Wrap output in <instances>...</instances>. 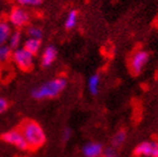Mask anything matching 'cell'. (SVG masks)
I'll list each match as a JSON object with an SVG mask.
<instances>
[{
	"label": "cell",
	"mask_w": 158,
	"mask_h": 157,
	"mask_svg": "<svg viewBox=\"0 0 158 157\" xmlns=\"http://www.w3.org/2000/svg\"><path fill=\"white\" fill-rule=\"evenodd\" d=\"M104 146L100 142H89L81 149L83 157H100L103 155Z\"/></svg>",
	"instance_id": "9c48e42d"
},
{
	"label": "cell",
	"mask_w": 158,
	"mask_h": 157,
	"mask_svg": "<svg viewBox=\"0 0 158 157\" xmlns=\"http://www.w3.org/2000/svg\"><path fill=\"white\" fill-rule=\"evenodd\" d=\"M23 47L27 52H29L31 54H33L34 56H36V55L40 53V49H42V40H40V39L28 37V38L23 43Z\"/></svg>",
	"instance_id": "8fae6325"
},
{
	"label": "cell",
	"mask_w": 158,
	"mask_h": 157,
	"mask_svg": "<svg viewBox=\"0 0 158 157\" xmlns=\"http://www.w3.org/2000/svg\"><path fill=\"white\" fill-rule=\"evenodd\" d=\"M103 156L104 157H118L119 156L118 148L113 147L112 145L108 146V147H104V149H103Z\"/></svg>",
	"instance_id": "d6986e66"
},
{
	"label": "cell",
	"mask_w": 158,
	"mask_h": 157,
	"mask_svg": "<svg viewBox=\"0 0 158 157\" xmlns=\"http://www.w3.org/2000/svg\"><path fill=\"white\" fill-rule=\"evenodd\" d=\"M79 20V11L76 9H72L69 11L66 18L64 20V28L66 30H71L76 27Z\"/></svg>",
	"instance_id": "4fadbf2b"
},
{
	"label": "cell",
	"mask_w": 158,
	"mask_h": 157,
	"mask_svg": "<svg viewBox=\"0 0 158 157\" xmlns=\"http://www.w3.org/2000/svg\"><path fill=\"white\" fill-rule=\"evenodd\" d=\"M101 75L100 73H93L88 80V91L92 97H95L100 92Z\"/></svg>",
	"instance_id": "30bf717a"
},
{
	"label": "cell",
	"mask_w": 158,
	"mask_h": 157,
	"mask_svg": "<svg viewBox=\"0 0 158 157\" xmlns=\"http://www.w3.org/2000/svg\"><path fill=\"white\" fill-rule=\"evenodd\" d=\"M58 51L55 45H47L40 55V66L43 69H49L55 61L57 60Z\"/></svg>",
	"instance_id": "ba28073f"
},
{
	"label": "cell",
	"mask_w": 158,
	"mask_h": 157,
	"mask_svg": "<svg viewBox=\"0 0 158 157\" xmlns=\"http://www.w3.org/2000/svg\"><path fill=\"white\" fill-rule=\"evenodd\" d=\"M19 129L24 135L31 149H38L46 142V133L37 121L26 119L20 124Z\"/></svg>",
	"instance_id": "7a4b0ae2"
},
{
	"label": "cell",
	"mask_w": 158,
	"mask_h": 157,
	"mask_svg": "<svg viewBox=\"0 0 158 157\" xmlns=\"http://www.w3.org/2000/svg\"><path fill=\"white\" fill-rule=\"evenodd\" d=\"M27 35H28V37L40 39V40H42L43 36H44V32H43L42 27H40V26L31 25V26H28L27 27Z\"/></svg>",
	"instance_id": "e0dca14e"
},
{
	"label": "cell",
	"mask_w": 158,
	"mask_h": 157,
	"mask_svg": "<svg viewBox=\"0 0 158 157\" xmlns=\"http://www.w3.org/2000/svg\"><path fill=\"white\" fill-rule=\"evenodd\" d=\"M100 157H104V156H103V155H102V156H100Z\"/></svg>",
	"instance_id": "7402d4cb"
},
{
	"label": "cell",
	"mask_w": 158,
	"mask_h": 157,
	"mask_svg": "<svg viewBox=\"0 0 158 157\" xmlns=\"http://www.w3.org/2000/svg\"><path fill=\"white\" fill-rule=\"evenodd\" d=\"M134 155L136 157H158V142L146 140L140 142L134 148Z\"/></svg>",
	"instance_id": "52a82bcc"
},
{
	"label": "cell",
	"mask_w": 158,
	"mask_h": 157,
	"mask_svg": "<svg viewBox=\"0 0 158 157\" xmlns=\"http://www.w3.org/2000/svg\"><path fill=\"white\" fill-rule=\"evenodd\" d=\"M150 58V54L146 49H139L135 52L130 58V71L134 75H139L147 65Z\"/></svg>",
	"instance_id": "8992f818"
},
{
	"label": "cell",
	"mask_w": 158,
	"mask_h": 157,
	"mask_svg": "<svg viewBox=\"0 0 158 157\" xmlns=\"http://www.w3.org/2000/svg\"><path fill=\"white\" fill-rule=\"evenodd\" d=\"M21 43H23V33L20 32V29H16L10 35L7 45L9 46L12 51H15V49L20 47Z\"/></svg>",
	"instance_id": "5bb4252c"
},
{
	"label": "cell",
	"mask_w": 158,
	"mask_h": 157,
	"mask_svg": "<svg viewBox=\"0 0 158 157\" xmlns=\"http://www.w3.org/2000/svg\"><path fill=\"white\" fill-rule=\"evenodd\" d=\"M31 20V14L25 9V7L16 6L10 10L8 15V21L12 27L20 29L29 24Z\"/></svg>",
	"instance_id": "5b68a950"
},
{
	"label": "cell",
	"mask_w": 158,
	"mask_h": 157,
	"mask_svg": "<svg viewBox=\"0 0 158 157\" xmlns=\"http://www.w3.org/2000/svg\"><path fill=\"white\" fill-rule=\"evenodd\" d=\"M11 60L14 61V63L18 69H20L24 72H28L34 67L35 56L26 51L24 47H19V49L12 51Z\"/></svg>",
	"instance_id": "277c9868"
},
{
	"label": "cell",
	"mask_w": 158,
	"mask_h": 157,
	"mask_svg": "<svg viewBox=\"0 0 158 157\" xmlns=\"http://www.w3.org/2000/svg\"><path fill=\"white\" fill-rule=\"evenodd\" d=\"M0 139H1V142H3L5 144L14 146V147L17 148L18 151H27L31 149L29 146H28L27 142H26V139H25L24 135H23V133L20 131L19 128L7 130V131L2 133L0 135Z\"/></svg>",
	"instance_id": "3957f363"
},
{
	"label": "cell",
	"mask_w": 158,
	"mask_h": 157,
	"mask_svg": "<svg viewBox=\"0 0 158 157\" xmlns=\"http://www.w3.org/2000/svg\"><path fill=\"white\" fill-rule=\"evenodd\" d=\"M11 55H12V49L7 44L0 45V65L7 63L11 58Z\"/></svg>",
	"instance_id": "2e32d148"
},
{
	"label": "cell",
	"mask_w": 158,
	"mask_h": 157,
	"mask_svg": "<svg viewBox=\"0 0 158 157\" xmlns=\"http://www.w3.org/2000/svg\"><path fill=\"white\" fill-rule=\"evenodd\" d=\"M67 84H69V82H67L66 78L56 76V78L43 82L42 84L31 89V97L37 101L55 99L65 91V89L67 88Z\"/></svg>",
	"instance_id": "6da1fadb"
},
{
	"label": "cell",
	"mask_w": 158,
	"mask_h": 157,
	"mask_svg": "<svg viewBox=\"0 0 158 157\" xmlns=\"http://www.w3.org/2000/svg\"><path fill=\"white\" fill-rule=\"evenodd\" d=\"M11 27L9 21L0 20V45H5L8 43V39L12 33Z\"/></svg>",
	"instance_id": "7c38bea8"
},
{
	"label": "cell",
	"mask_w": 158,
	"mask_h": 157,
	"mask_svg": "<svg viewBox=\"0 0 158 157\" xmlns=\"http://www.w3.org/2000/svg\"><path fill=\"white\" fill-rule=\"evenodd\" d=\"M73 136V130L71 127H65L63 130H62V135H61V139L63 142H67L72 138Z\"/></svg>",
	"instance_id": "ffe728a7"
},
{
	"label": "cell",
	"mask_w": 158,
	"mask_h": 157,
	"mask_svg": "<svg viewBox=\"0 0 158 157\" xmlns=\"http://www.w3.org/2000/svg\"><path fill=\"white\" fill-rule=\"evenodd\" d=\"M44 0H16L18 6L21 7H38L43 3Z\"/></svg>",
	"instance_id": "ac0fdd59"
},
{
	"label": "cell",
	"mask_w": 158,
	"mask_h": 157,
	"mask_svg": "<svg viewBox=\"0 0 158 157\" xmlns=\"http://www.w3.org/2000/svg\"><path fill=\"white\" fill-rule=\"evenodd\" d=\"M127 137H128L127 130L126 129L118 130V131L112 136V138H111V145L116 148H120L126 142Z\"/></svg>",
	"instance_id": "9a60e30c"
},
{
	"label": "cell",
	"mask_w": 158,
	"mask_h": 157,
	"mask_svg": "<svg viewBox=\"0 0 158 157\" xmlns=\"http://www.w3.org/2000/svg\"><path fill=\"white\" fill-rule=\"evenodd\" d=\"M8 108H9V102H8V100H7L5 97H2V95H0V115L5 113V112L8 110Z\"/></svg>",
	"instance_id": "44dd1931"
}]
</instances>
